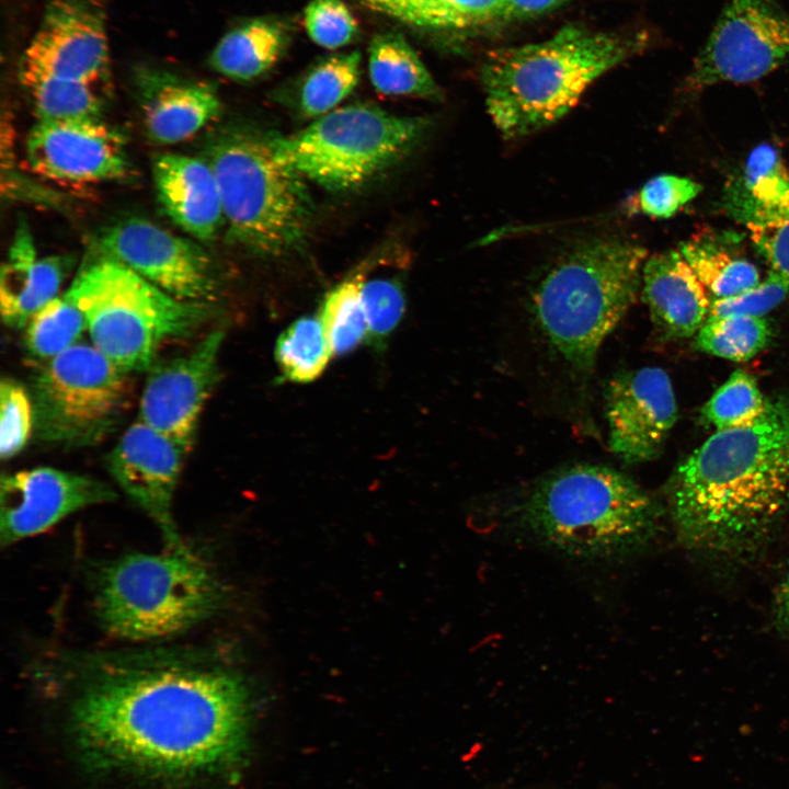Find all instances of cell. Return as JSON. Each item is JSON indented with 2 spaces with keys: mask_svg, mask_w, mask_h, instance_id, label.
<instances>
[{
  "mask_svg": "<svg viewBox=\"0 0 789 789\" xmlns=\"http://www.w3.org/2000/svg\"><path fill=\"white\" fill-rule=\"evenodd\" d=\"M83 672L71 727L98 765L164 775L226 768L245 752L244 678L197 658L105 659Z\"/></svg>",
  "mask_w": 789,
  "mask_h": 789,
  "instance_id": "1",
  "label": "cell"
},
{
  "mask_svg": "<svg viewBox=\"0 0 789 789\" xmlns=\"http://www.w3.org/2000/svg\"><path fill=\"white\" fill-rule=\"evenodd\" d=\"M670 512L688 547L728 554L761 540L789 508V398L748 427L717 431L675 470Z\"/></svg>",
  "mask_w": 789,
  "mask_h": 789,
  "instance_id": "2",
  "label": "cell"
},
{
  "mask_svg": "<svg viewBox=\"0 0 789 789\" xmlns=\"http://www.w3.org/2000/svg\"><path fill=\"white\" fill-rule=\"evenodd\" d=\"M647 250L622 237L587 239L562 255L538 282L530 319L553 364L585 388L597 353L633 304Z\"/></svg>",
  "mask_w": 789,
  "mask_h": 789,
  "instance_id": "3",
  "label": "cell"
},
{
  "mask_svg": "<svg viewBox=\"0 0 789 789\" xmlns=\"http://www.w3.org/2000/svg\"><path fill=\"white\" fill-rule=\"evenodd\" d=\"M640 45L631 36L569 25L542 42L492 52L481 69L488 113L506 139L539 132Z\"/></svg>",
  "mask_w": 789,
  "mask_h": 789,
  "instance_id": "4",
  "label": "cell"
},
{
  "mask_svg": "<svg viewBox=\"0 0 789 789\" xmlns=\"http://www.w3.org/2000/svg\"><path fill=\"white\" fill-rule=\"evenodd\" d=\"M512 514L540 542L581 559H615L652 538L658 507L631 478L610 467L576 465L524 492Z\"/></svg>",
  "mask_w": 789,
  "mask_h": 789,
  "instance_id": "5",
  "label": "cell"
},
{
  "mask_svg": "<svg viewBox=\"0 0 789 789\" xmlns=\"http://www.w3.org/2000/svg\"><path fill=\"white\" fill-rule=\"evenodd\" d=\"M232 241L263 255L297 249L312 219L306 180L275 156L271 135L247 126L211 134L205 148Z\"/></svg>",
  "mask_w": 789,
  "mask_h": 789,
  "instance_id": "6",
  "label": "cell"
},
{
  "mask_svg": "<svg viewBox=\"0 0 789 789\" xmlns=\"http://www.w3.org/2000/svg\"><path fill=\"white\" fill-rule=\"evenodd\" d=\"M93 591L102 628L132 641L187 631L215 614L224 599L214 571L186 546L106 562L96 572Z\"/></svg>",
  "mask_w": 789,
  "mask_h": 789,
  "instance_id": "7",
  "label": "cell"
},
{
  "mask_svg": "<svg viewBox=\"0 0 789 789\" xmlns=\"http://www.w3.org/2000/svg\"><path fill=\"white\" fill-rule=\"evenodd\" d=\"M65 295L91 343L127 375L148 370L164 343L192 335L211 315L210 304L178 299L107 256L84 266Z\"/></svg>",
  "mask_w": 789,
  "mask_h": 789,
  "instance_id": "8",
  "label": "cell"
},
{
  "mask_svg": "<svg viewBox=\"0 0 789 789\" xmlns=\"http://www.w3.org/2000/svg\"><path fill=\"white\" fill-rule=\"evenodd\" d=\"M432 122L400 116L370 104L324 114L289 136H272L276 158L305 180L333 192L355 190L405 157Z\"/></svg>",
  "mask_w": 789,
  "mask_h": 789,
  "instance_id": "9",
  "label": "cell"
},
{
  "mask_svg": "<svg viewBox=\"0 0 789 789\" xmlns=\"http://www.w3.org/2000/svg\"><path fill=\"white\" fill-rule=\"evenodd\" d=\"M126 376L92 343L81 341L45 362L28 389L36 438L62 447L103 441L127 410Z\"/></svg>",
  "mask_w": 789,
  "mask_h": 789,
  "instance_id": "10",
  "label": "cell"
},
{
  "mask_svg": "<svg viewBox=\"0 0 789 789\" xmlns=\"http://www.w3.org/2000/svg\"><path fill=\"white\" fill-rule=\"evenodd\" d=\"M789 62V15L770 0H728L695 59L691 89L758 80Z\"/></svg>",
  "mask_w": 789,
  "mask_h": 789,
  "instance_id": "11",
  "label": "cell"
},
{
  "mask_svg": "<svg viewBox=\"0 0 789 789\" xmlns=\"http://www.w3.org/2000/svg\"><path fill=\"white\" fill-rule=\"evenodd\" d=\"M19 76L107 90L111 58L99 1L46 0L41 23L22 54Z\"/></svg>",
  "mask_w": 789,
  "mask_h": 789,
  "instance_id": "12",
  "label": "cell"
},
{
  "mask_svg": "<svg viewBox=\"0 0 789 789\" xmlns=\"http://www.w3.org/2000/svg\"><path fill=\"white\" fill-rule=\"evenodd\" d=\"M98 245L104 256L178 299L210 304L217 295L218 283L207 253L191 239L147 219L132 217L107 226L99 235Z\"/></svg>",
  "mask_w": 789,
  "mask_h": 789,
  "instance_id": "13",
  "label": "cell"
},
{
  "mask_svg": "<svg viewBox=\"0 0 789 789\" xmlns=\"http://www.w3.org/2000/svg\"><path fill=\"white\" fill-rule=\"evenodd\" d=\"M25 157L33 173L66 186L117 181L130 167L123 134L101 116L37 119Z\"/></svg>",
  "mask_w": 789,
  "mask_h": 789,
  "instance_id": "14",
  "label": "cell"
},
{
  "mask_svg": "<svg viewBox=\"0 0 789 789\" xmlns=\"http://www.w3.org/2000/svg\"><path fill=\"white\" fill-rule=\"evenodd\" d=\"M221 330L206 334L190 352L155 361L139 402V420L176 443L193 446L202 411L219 381Z\"/></svg>",
  "mask_w": 789,
  "mask_h": 789,
  "instance_id": "15",
  "label": "cell"
},
{
  "mask_svg": "<svg viewBox=\"0 0 789 789\" xmlns=\"http://www.w3.org/2000/svg\"><path fill=\"white\" fill-rule=\"evenodd\" d=\"M115 499L116 493L106 483L52 467L2 474L0 544L11 546L49 529L80 510Z\"/></svg>",
  "mask_w": 789,
  "mask_h": 789,
  "instance_id": "16",
  "label": "cell"
},
{
  "mask_svg": "<svg viewBox=\"0 0 789 789\" xmlns=\"http://www.w3.org/2000/svg\"><path fill=\"white\" fill-rule=\"evenodd\" d=\"M186 453L138 420L106 457L107 470L117 485L153 521L169 550L185 547L172 507Z\"/></svg>",
  "mask_w": 789,
  "mask_h": 789,
  "instance_id": "17",
  "label": "cell"
},
{
  "mask_svg": "<svg viewBox=\"0 0 789 789\" xmlns=\"http://www.w3.org/2000/svg\"><path fill=\"white\" fill-rule=\"evenodd\" d=\"M604 397L610 450L627 464L655 457L677 419L668 375L660 367L620 371Z\"/></svg>",
  "mask_w": 789,
  "mask_h": 789,
  "instance_id": "18",
  "label": "cell"
},
{
  "mask_svg": "<svg viewBox=\"0 0 789 789\" xmlns=\"http://www.w3.org/2000/svg\"><path fill=\"white\" fill-rule=\"evenodd\" d=\"M146 132L160 145L186 141L213 122L220 111L216 89L203 81L141 69L136 77Z\"/></svg>",
  "mask_w": 789,
  "mask_h": 789,
  "instance_id": "19",
  "label": "cell"
},
{
  "mask_svg": "<svg viewBox=\"0 0 789 789\" xmlns=\"http://www.w3.org/2000/svg\"><path fill=\"white\" fill-rule=\"evenodd\" d=\"M152 178L168 217L198 241L214 240L226 225L219 186L205 158L163 153L156 158Z\"/></svg>",
  "mask_w": 789,
  "mask_h": 789,
  "instance_id": "20",
  "label": "cell"
},
{
  "mask_svg": "<svg viewBox=\"0 0 789 789\" xmlns=\"http://www.w3.org/2000/svg\"><path fill=\"white\" fill-rule=\"evenodd\" d=\"M641 285L651 319L667 339L697 334L709 317L712 299L678 249L647 259Z\"/></svg>",
  "mask_w": 789,
  "mask_h": 789,
  "instance_id": "21",
  "label": "cell"
},
{
  "mask_svg": "<svg viewBox=\"0 0 789 789\" xmlns=\"http://www.w3.org/2000/svg\"><path fill=\"white\" fill-rule=\"evenodd\" d=\"M71 259L66 255L38 258L32 235L21 224L1 268L0 312L11 328H25L31 317L58 296Z\"/></svg>",
  "mask_w": 789,
  "mask_h": 789,
  "instance_id": "22",
  "label": "cell"
},
{
  "mask_svg": "<svg viewBox=\"0 0 789 789\" xmlns=\"http://www.w3.org/2000/svg\"><path fill=\"white\" fill-rule=\"evenodd\" d=\"M288 39L285 22L275 18H254L235 26L219 39L209 64L229 79L250 81L277 64Z\"/></svg>",
  "mask_w": 789,
  "mask_h": 789,
  "instance_id": "23",
  "label": "cell"
},
{
  "mask_svg": "<svg viewBox=\"0 0 789 789\" xmlns=\"http://www.w3.org/2000/svg\"><path fill=\"white\" fill-rule=\"evenodd\" d=\"M728 209L744 224L789 213V171L767 144L748 156L741 176L727 192Z\"/></svg>",
  "mask_w": 789,
  "mask_h": 789,
  "instance_id": "24",
  "label": "cell"
},
{
  "mask_svg": "<svg viewBox=\"0 0 789 789\" xmlns=\"http://www.w3.org/2000/svg\"><path fill=\"white\" fill-rule=\"evenodd\" d=\"M371 84L382 94L439 100L434 78L407 39L399 33L376 35L368 48Z\"/></svg>",
  "mask_w": 789,
  "mask_h": 789,
  "instance_id": "25",
  "label": "cell"
},
{
  "mask_svg": "<svg viewBox=\"0 0 789 789\" xmlns=\"http://www.w3.org/2000/svg\"><path fill=\"white\" fill-rule=\"evenodd\" d=\"M369 11L410 26L461 30L502 18L503 0H359Z\"/></svg>",
  "mask_w": 789,
  "mask_h": 789,
  "instance_id": "26",
  "label": "cell"
},
{
  "mask_svg": "<svg viewBox=\"0 0 789 789\" xmlns=\"http://www.w3.org/2000/svg\"><path fill=\"white\" fill-rule=\"evenodd\" d=\"M678 250L713 299L742 293L759 283L757 267L739 254L723 237H698Z\"/></svg>",
  "mask_w": 789,
  "mask_h": 789,
  "instance_id": "27",
  "label": "cell"
},
{
  "mask_svg": "<svg viewBox=\"0 0 789 789\" xmlns=\"http://www.w3.org/2000/svg\"><path fill=\"white\" fill-rule=\"evenodd\" d=\"M368 264L369 262L358 266L324 298L319 319L333 355H344L354 351L368 335L362 304V286L368 272Z\"/></svg>",
  "mask_w": 789,
  "mask_h": 789,
  "instance_id": "28",
  "label": "cell"
},
{
  "mask_svg": "<svg viewBox=\"0 0 789 789\" xmlns=\"http://www.w3.org/2000/svg\"><path fill=\"white\" fill-rule=\"evenodd\" d=\"M358 52L331 55L318 62L304 78L298 91V106L308 118L320 117L353 92L361 77Z\"/></svg>",
  "mask_w": 789,
  "mask_h": 789,
  "instance_id": "29",
  "label": "cell"
},
{
  "mask_svg": "<svg viewBox=\"0 0 789 789\" xmlns=\"http://www.w3.org/2000/svg\"><path fill=\"white\" fill-rule=\"evenodd\" d=\"M333 355L320 319L301 317L278 338L275 358L284 377L310 382L320 377Z\"/></svg>",
  "mask_w": 789,
  "mask_h": 789,
  "instance_id": "30",
  "label": "cell"
},
{
  "mask_svg": "<svg viewBox=\"0 0 789 789\" xmlns=\"http://www.w3.org/2000/svg\"><path fill=\"white\" fill-rule=\"evenodd\" d=\"M85 331L81 310L65 294L58 295L27 321L25 344L32 356L47 362L79 343Z\"/></svg>",
  "mask_w": 789,
  "mask_h": 789,
  "instance_id": "31",
  "label": "cell"
},
{
  "mask_svg": "<svg viewBox=\"0 0 789 789\" xmlns=\"http://www.w3.org/2000/svg\"><path fill=\"white\" fill-rule=\"evenodd\" d=\"M38 119L101 116L106 90L36 76H19Z\"/></svg>",
  "mask_w": 789,
  "mask_h": 789,
  "instance_id": "32",
  "label": "cell"
},
{
  "mask_svg": "<svg viewBox=\"0 0 789 789\" xmlns=\"http://www.w3.org/2000/svg\"><path fill=\"white\" fill-rule=\"evenodd\" d=\"M770 325L763 317H708L696 335L699 350L733 362H746L768 344Z\"/></svg>",
  "mask_w": 789,
  "mask_h": 789,
  "instance_id": "33",
  "label": "cell"
},
{
  "mask_svg": "<svg viewBox=\"0 0 789 789\" xmlns=\"http://www.w3.org/2000/svg\"><path fill=\"white\" fill-rule=\"evenodd\" d=\"M765 399L753 376L737 369L704 405L705 420L717 431L737 430L757 423L765 414Z\"/></svg>",
  "mask_w": 789,
  "mask_h": 789,
  "instance_id": "34",
  "label": "cell"
},
{
  "mask_svg": "<svg viewBox=\"0 0 789 789\" xmlns=\"http://www.w3.org/2000/svg\"><path fill=\"white\" fill-rule=\"evenodd\" d=\"M34 434V409L30 390L12 378L0 384V456H16Z\"/></svg>",
  "mask_w": 789,
  "mask_h": 789,
  "instance_id": "35",
  "label": "cell"
},
{
  "mask_svg": "<svg viewBox=\"0 0 789 789\" xmlns=\"http://www.w3.org/2000/svg\"><path fill=\"white\" fill-rule=\"evenodd\" d=\"M304 26L317 45L339 49L358 33V24L342 0H310L304 10Z\"/></svg>",
  "mask_w": 789,
  "mask_h": 789,
  "instance_id": "36",
  "label": "cell"
},
{
  "mask_svg": "<svg viewBox=\"0 0 789 789\" xmlns=\"http://www.w3.org/2000/svg\"><path fill=\"white\" fill-rule=\"evenodd\" d=\"M362 304L368 334L373 340L381 341L393 331L402 318L405 307L402 286L392 277L365 278Z\"/></svg>",
  "mask_w": 789,
  "mask_h": 789,
  "instance_id": "37",
  "label": "cell"
},
{
  "mask_svg": "<svg viewBox=\"0 0 789 789\" xmlns=\"http://www.w3.org/2000/svg\"><path fill=\"white\" fill-rule=\"evenodd\" d=\"M701 191L699 183L689 178L661 174L649 180L636 195V210L666 219L674 216Z\"/></svg>",
  "mask_w": 789,
  "mask_h": 789,
  "instance_id": "38",
  "label": "cell"
},
{
  "mask_svg": "<svg viewBox=\"0 0 789 789\" xmlns=\"http://www.w3.org/2000/svg\"><path fill=\"white\" fill-rule=\"evenodd\" d=\"M789 293V281L769 271L763 282L736 295L712 299L709 317H763L778 306Z\"/></svg>",
  "mask_w": 789,
  "mask_h": 789,
  "instance_id": "39",
  "label": "cell"
},
{
  "mask_svg": "<svg viewBox=\"0 0 789 789\" xmlns=\"http://www.w3.org/2000/svg\"><path fill=\"white\" fill-rule=\"evenodd\" d=\"M757 251L770 271L789 281V213L767 216L745 224Z\"/></svg>",
  "mask_w": 789,
  "mask_h": 789,
  "instance_id": "40",
  "label": "cell"
},
{
  "mask_svg": "<svg viewBox=\"0 0 789 789\" xmlns=\"http://www.w3.org/2000/svg\"><path fill=\"white\" fill-rule=\"evenodd\" d=\"M567 0H503L502 18L526 16L553 9Z\"/></svg>",
  "mask_w": 789,
  "mask_h": 789,
  "instance_id": "41",
  "label": "cell"
},
{
  "mask_svg": "<svg viewBox=\"0 0 789 789\" xmlns=\"http://www.w3.org/2000/svg\"><path fill=\"white\" fill-rule=\"evenodd\" d=\"M776 606L779 621L789 631V569L781 583Z\"/></svg>",
  "mask_w": 789,
  "mask_h": 789,
  "instance_id": "42",
  "label": "cell"
}]
</instances>
